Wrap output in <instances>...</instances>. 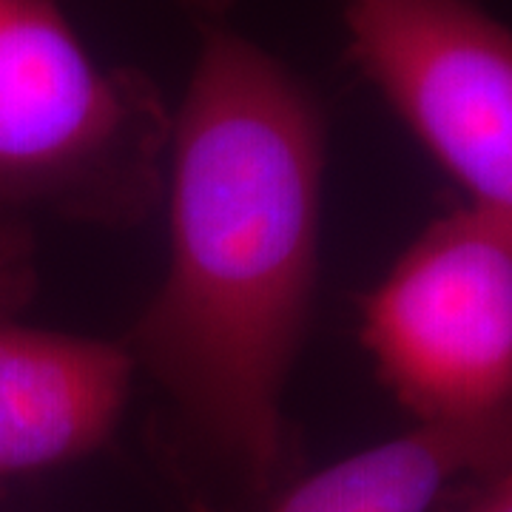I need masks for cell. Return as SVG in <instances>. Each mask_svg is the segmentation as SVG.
I'll use <instances>...</instances> for the list:
<instances>
[{
    "label": "cell",
    "instance_id": "6da1fadb",
    "mask_svg": "<svg viewBox=\"0 0 512 512\" xmlns=\"http://www.w3.org/2000/svg\"><path fill=\"white\" fill-rule=\"evenodd\" d=\"M328 128L302 77L211 26L168 148V268L123 342L188 512H262L299 473L285 387L311 325Z\"/></svg>",
    "mask_w": 512,
    "mask_h": 512
},
{
    "label": "cell",
    "instance_id": "7a4b0ae2",
    "mask_svg": "<svg viewBox=\"0 0 512 512\" xmlns=\"http://www.w3.org/2000/svg\"><path fill=\"white\" fill-rule=\"evenodd\" d=\"M171 126L157 86L94 63L57 0H0V208L128 231L165 197Z\"/></svg>",
    "mask_w": 512,
    "mask_h": 512
},
{
    "label": "cell",
    "instance_id": "3957f363",
    "mask_svg": "<svg viewBox=\"0 0 512 512\" xmlns=\"http://www.w3.org/2000/svg\"><path fill=\"white\" fill-rule=\"evenodd\" d=\"M362 342L419 424L512 413V237L461 208L365 299Z\"/></svg>",
    "mask_w": 512,
    "mask_h": 512
},
{
    "label": "cell",
    "instance_id": "277c9868",
    "mask_svg": "<svg viewBox=\"0 0 512 512\" xmlns=\"http://www.w3.org/2000/svg\"><path fill=\"white\" fill-rule=\"evenodd\" d=\"M348 55L512 237V26L470 0H345Z\"/></svg>",
    "mask_w": 512,
    "mask_h": 512
},
{
    "label": "cell",
    "instance_id": "5b68a950",
    "mask_svg": "<svg viewBox=\"0 0 512 512\" xmlns=\"http://www.w3.org/2000/svg\"><path fill=\"white\" fill-rule=\"evenodd\" d=\"M134 376L123 342L26 328L0 313V481L100 450Z\"/></svg>",
    "mask_w": 512,
    "mask_h": 512
},
{
    "label": "cell",
    "instance_id": "8992f818",
    "mask_svg": "<svg viewBox=\"0 0 512 512\" xmlns=\"http://www.w3.org/2000/svg\"><path fill=\"white\" fill-rule=\"evenodd\" d=\"M512 461V413L430 421L291 481L262 512H430L461 478Z\"/></svg>",
    "mask_w": 512,
    "mask_h": 512
},
{
    "label": "cell",
    "instance_id": "52a82bcc",
    "mask_svg": "<svg viewBox=\"0 0 512 512\" xmlns=\"http://www.w3.org/2000/svg\"><path fill=\"white\" fill-rule=\"evenodd\" d=\"M37 288V248L29 217L0 208V313H18Z\"/></svg>",
    "mask_w": 512,
    "mask_h": 512
},
{
    "label": "cell",
    "instance_id": "ba28073f",
    "mask_svg": "<svg viewBox=\"0 0 512 512\" xmlns=\"http://www.w3.org/2000/svg\"><path fill=\"white\" fill-rule=\"evenodd\" d=\"M461 512H512V461L484 478V487Z\"/></svg>",
    "mask_w": 512,
    "mask_h": 512
},
{
    "label": "cell",
    "instance_id": "9c48e42d",
    "mask_svg": "<svg viewBox=\"0 0 512 512\" xmlns=\"http://www.w3.org/2000/svg\"><path fill=\"white\" fill-rule=\"evenodd\" d=\"M177 3L185 6L188 12L200 15V18H220L237 0H177Z\"/></svg>",
    "mask_w": 512,
    "mask_h": 512
}]
</instances>
